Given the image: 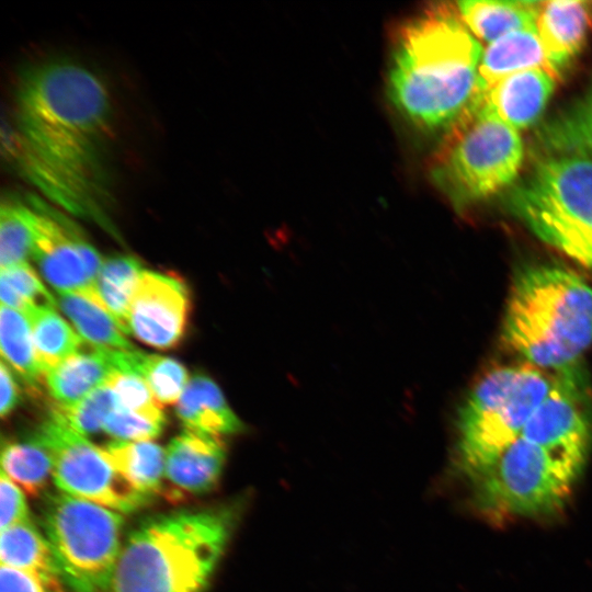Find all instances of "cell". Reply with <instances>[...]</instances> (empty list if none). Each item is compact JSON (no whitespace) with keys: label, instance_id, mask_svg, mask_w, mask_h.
<instances>
[{"label":"cell","instance_id":"obj_28","mask_svg":"<svg viewBox=\"0 0 592 592\" xmlns=\"http://www.w3.org/2000/svg\"><path fill=\"white\" fill-rule=\"evenodd\" d=\"M143 272V265L137 258L115 255L103 260L95 283L105 309L115 318L125 334H129V303Z\"/></svg>","mask_w":592,"mask_h":592},{"label":"cell","instance_id":"obj_20","mask_svg":"<svg viewBox=\"0 0 592 592\" xmlns=\"http://www.w3.org/2000/svg\"><path fill=\"white\" fill-rule=\"evenodd\" d=\"M0 559L2 566L33 576L49 592H65L52 548L32 520L1 531Z\"/></svg>","mask_w":592,"mask_h":592},{"label":"cell","instance_id":"obj_10","mask_svg":"<svg viewBox=\"0 0 592 592\" xmlns=\"http://www.w3.org/2000/svg\"><path fill=\"white\" fill-rule=\"evenodd\" d=\"M49 453L59 491L132 513L152 499L132 487L109 463L101 447L50 415L33 435Z\"/></svg>","mask_w":592,"mask_h":592},{"label":"cell","instance_id":"obj_34","mask_svg":"<svg viewBox=\"0 0 592 592\" xmlns=\"http://www.w3.org/2000/svg\"><path fill=\"white\" fill-rule=\"evenodd\" d=\"M164 424L148 419L121 405L103 424V431L118 441H151L159 436Z\"/></svg>","mask_w":592,"mask_h":592},{"label":"cell","instance_id":"obj_32","mask_svg":"<svg viewBox=\"0 0 592 592\" xmlns=\"http://www.w3.org/2000/svg\"><path fill=\"white\" fill-rule=\"evenodd\" d=\"M118 406L116 395L104 384L71 406L56 403L50 415L87 436L102 430L109 414Z\"/></svg>","mask_w":592,"mask_h":592},{"label":"cell","instance_id":"obj_26","mask_svg":"<svg viewBox=\"0 0 592 592\" xmlns=\"http://www.w3.org/2000/svg\"><path fill=\"white\" fill-rule=\"evenodd\" d=\"M25 316L31 325L37 361L44 374L86 344L55 308L35 309Z\"/></svg>","mask_w":592,"mask_h":592},{"label":"cell","instance_id":"obj_18","mask_svg":"<svg viewBox=\"0 0 592 592\" xmlns=\"http://www.w3.org/2000/svg\"><path fill=\"white\" fill-rule=\"evenodd\" d=\"M185 430L224 437L244 431L218 385L208 376L194 375L177 403Z\"/></svg>","mask_w":592,"mask_h":592},{"label":"cell","instance_id":"obj_1","mask_svg":"<svg viewBox=\"0 0 592 592\" xmlns=\"http://www.w3.org/2000/svg\"><path fill=\"white\" fill-rule=\"evenodd\" d=\"M13 118L9 149L25 177L57 206L112 230L113 100L102 76L72 59L36 62L16 81Z\"/></svg>","mask_w":592,"mask_h":592},{"label":"cell","instance_id":"obj_7","mask_svg":"<svg viewBox=\"0 0 592 592\" xmlns=\"http://www.w3.org/2000/svg\"><path fill=\"white\" fill-rule=\"evenodd\" d=\"M554 384L555 376L526 362L497 367L477 382L457 417V457L468 479L522 434Z\"/></svg>","mask_w":592,"mask_h":592},{"label":"cell","instance_id":"obj_24","mask_svg":"<svg viewBox=\"0 0 592 592\" xmlns=\"http://www.w3.org/2000/svg\"><path fill=\"white\" fill-rule=\"evenodd\" d=\"M115 371L141 377L160 405L178 403L187 383L186 368L177 360L148 354L137 349L132 351L107 350Z\"/></svg>","mask_w":592,"mask_h":592},{"label":"cell","instance_id":"obj_13","mask_svg":"<svg viewBox=\"0 0 592 592\" xmlns=\"http://www.w3.org/2000/svg\"><path fill=\"white\" fill-rule=\"evenodd\" d=\"M191 308L189 287L175 274L145 271L129 303V333L161 350L182 340Z\"/></svg>","mask_w":592,"mask_h":592},{"label":"cell","instance_id":"obj_30","mask_svg":"<svg viewBox=\"0 0 592 592\" xmlns=\"http://www.w3.org/2000/svg\"><path fill=\"white\" fill-rule=\"evenodd\" d=\"M33 248V208L16 200L3 201L0 208V265L8 269L27 263Z\"/></svg>","mask_w":592,"mask_h":592},{"label":"cell","instance_id":"obj_12","mask_svg":"<svg viewBox=\"0 0 592 592\" xmlns=\"http://www.w3.org/2000/svg\"><path fill=\"white\" fill-rule=\"evenodd\" d=\"M565 371L555 376L550 392L519 437L582 468L592 441V423L579 385Z\"/></svg>","mask_w":592,"mask_h":592},{"label":"cell","instance_id":"obj_6","mask_svg":"<svg viewBox=\"0 0 592 592\" xmlns=\"http://www.w3.org/2000/svg\"><path fill=\"white\" fill-rule=\"evenodd\" d=\"M524 159L519 130L499 118L476 94L452 124L431 168V177L460 209L506 191Z\"/></svg>","mask_w":592,"mask_h":592},{"label":"cell","instance_id":"obj_15","mask_svg":"<svg viewBox=\"0 0 592 592\" xmlns=\"http://www.w3.org/2000/svg\"><path fill=\"white\" fill-rule=\"evenodd\" d=\"M555 83L547 71L528 69L509 75L487 89L477 88V92L499 118L519 130L540 118Z\"/></svg>","mask_w":592,"mask_h":592},{"label":"cell","instance_id":"obj_4","mask_svg":"<svg viewBox=\"0 0 592 592\" xmlns=\"http://www.w3.org/2000/svg\"><path fill=\"white\" fill-rule=\"evenodd\" d=\"M501 340L537 368H570L592 345V286L557 264L523 266L510 288Z\"/></svg>","mask_w":592,"mask_h":592},{"label":"cell","instance_id":"obj_29","mask_svg":"<svg viewBox=\"0 0 592 592\" xmlns=\"http://www.w3.org/2000/svg\"><path fill=\"white\" fill-rule=\"evenodd\" d=\"M0 345L2 360L35 387L44 373L37 361L29 318L3 305L0 311Z\"/></svg>","mask_w":592,"mask_h":592},{"label":"cell","instance_id":"obj_23","mask_svg":"<svg viewBox=\"0 0 592 592\" xmlns=\"http://www.w3.org/2000/svg\"><path fill=\"white\" fill-rule=\"evenodd\" d=\"M537 140L547 155L592 158V83L581 98L540 126Z\"/></svg>","mask_w":592,"mask_h":592},{"label":"cell","instance_id":"obj_25","mask_svg":"<svg viewBox=\"0 0 592 592\" xmlns=\"http://www.w3.org/2000/svg\"><path fill=\"white\" fill-rule=\"evenodd\" d=\"M56 301L86 342L110 350H135L106 309L80 295L69 293H57Z\"/></svg>","mask_w":592,"mask_h":592},{"label":"cell","instance_id":"obj_5","mask_svg":"<svg viewBox=\"0 0 592 592\" xmlns=\"http://www.w3.org/2000/svg\"><path fill=\"white\" fill-rule=\"evenodd\" d=\"M509 213L592 272V158L548 155L505 192Z\"/></svg>","mask_w":592,"mask_h":592},{"label":"cell","instance_id":"obj_3","mask_svg":"<svg viewBox=\"0 0 592 592\" xmlns=\"http://www.w3.org/2000/svg\"><path fill=\"white\" fill-rule=\"evenodd\" d=\"M241 509L236 501L145 520L122 545L109 592H203Z\"/></svg>","mask_w":592,"mask_h":592},{"label":"cell","instance_id":"obj_2","mask_svg":"<svg viewBox=\"0 0 592 592\" xmlns=\"http://www.w3.org/2000/svg\"><path fill=\"white\" fill-rule=\"evenodd\" d=\"M481 55L457 9H426L396 37L387 83L392 105L418 128L452 125L476 94Z\"/></svg>","mask_w":592,"mask_h":592},{"label":"cell","instance_id":"obj_9","mask_svg":"<svg viewBox=\"0 0 592 592\" xmlns=\"http://www.w3.org/2000/svg\"><path fill=\"white\" fill-rule=\"evenodd\" d=\"M39 521L64 583L73 592H109L123 514L58 491L45 498Z\"/></svg>","mask_w":592,"mask_h":592},{"label":"cell","instance_id":"obj_16","mask_svg":"<svg viewBox=\"0 0 592 592\" xmlns=\"http://www.w3.org/2000/svg\"><path fill=\"white\" fill-rule=\"evenodd\" d=\"M528 69H543L556 80L561 76L550 61L536 30L509 33L482 52L477 88L487 89L509 75Z\"/></svg>","mask_w":592,"mask_h":592},{"label":"cell","instance_id":"obj_36","mask_svg":"<svg viewBox=\"0 0 592 592\" xmlns=\"http://www.w3.org/2000/svg\"><path fill=\"white\" fill-rule=\"evenodd\" d=\"M0 592H49L33 576L11 567H0Z\"/></svg>","mask_w":592,"mask_h":592},{"label":"cell","instance_id":"obj_22","mask_svg":"<svg viewBox=\"0 0 592 592\" xmlns=\"http://www.w3.org/2000/svg\"><path fill=\"white\" fill-rule=\"evenodd\" d=\"M540 2L467 0L457 3L459 15L467 29L483 42L522 30H536Z\"/></svg>","mask_w":592,"mask_h":592},{"label":"cell","instance_id":"obj_21","mask_svg":"<svg viewBox=\"0 0 592 592\" xmlns=\"http://www.w3.org/2000/svg\"><path fill=\"white\" fill-rule=\"evenodd\" d=\"M113 468L137 491L166 493V451L152 441H113L102 447Z\"/></svg>","mask_w":592,"mask_h":592},{"label":"cell","instance_id":"obj_27","mask_svg":"<svg viewBox=\"0 0 592 592\" xmlns=\"http://www.w3.org/2000/svg\"><path fill=\"white\" fill-rule=\"evenodd\" d=\"M1 465V471L32 497L43 493L53 479L50 455L34 436L25 442L3 443Z\"/></svg>","mask_w":592,"mask_h":592},{"label":"cell","instance_id":"obj_37","mask_svg":"<svg viewBox=\"0 0 592 592\" xmlns=\"http://www.w3.org/2000/svg\"><path fill=\"white\" fill-rule=\"evenodd\" d=\"M0 414L2 418H5L18 406L20 400V392L15 379L3 360L0 364Z\"/></svg>","mask_w":592,"mask_h":592},{"label":"cell","instance_id":"obj_14","mask_svg":"<svg viewBox=\"0 0 592 592\" xmlns=\"http://www.w3.org/2000/svg\"><path fill=\"white\" fill-rule=\"evenodd\" d=\"M227 457L223 437L184 430L166 451V493L173 498L213 490Z\"/></svg>","mask_w":592,"mask_h":592},{"label":"cell","instance_id":"obj_19","mask_svg":"<svg viewBox=\"0 0 592 592\" xmlns=\"http://www.w3.org/2000/svg\"><path fill=\"white\" fill-rule=\"evenodd\" d=\"M113 372L107 349L86 342L79 352L45 372L44 377L56 403L71 406L106 384Z\"/></svg>","mask_w":592,"mask_h":592},{"label":"cell","instance_id":"obj_33","mask_svg":"<svg viewBox=\"0 0 592 592\" xmlns=\"http://www.w3.org/2000/svg\"><path fill=\"white\" fill-rule=\"evenodd\" d=\"M106 385L114 391L122 407L166 424V417L160 403L141 377L115 371L106 380Z\"/></svg>","mask_w":592,"mask_h":592},{"label":"cell","instance_id":"obj_31","mask_svg":"<svg viewBox=\"0 0 592 592\" xmlns=\"http://www.w3.org/2000/svg\"><path fill=\"white\" fill-rule=\"evenodd\" d=\"M1 305L27 315L35 309L55 308L56 298L44 286L29 263L2 269Z\"/></svg>","mask_w":592,"mask_h":592},{"label":"cell","instance_id":"obj_35","mask_svg":"<svg viewBox=\"0 0 592 592\" xmlns=\"http://www.w3.org/2000/svg\"><path fill=\"white\" fill-rule=\"evenodd\" d=\"M0 528L31 520L22 489L3 471L0 475Z\"/></svg>","mask_w":592,"mask_h":592},{"label":"cell","instance_id":"obj_11","mask_svg":"<svg viewBox=\"0 0 592 592\" xmlns=\"http://www.w3.org/2000/svg\"><path fill=\"white\" fill-rule=\"evenodd\" d=\"M32 258L57 293L80 295L105 309L95 283L103 259L79 227L42 201L32 198Z\"/></svg>","mask_w":592,"mask_h":592},{"label":"cell","instance_id":"obj_17","mask_svg":"<svg viewBox=\"0 0 592 592\" xmlns=\"http://www.w3.org/2000/svg\"><path fill=\"white\" fill-rule=\"evenodd\" d=\"M535 26L550 61L561 72L585 43L589 29L587 3L569 0L540 2Z\"/></svg>","mask_w":592,"mask_h":592},{"label":"cell","instance_id":"obj_8","mask_svg":"<svg viewBox=\"0 0 592 592\" xmlns=\"http://www.w3.org/2000/svg\"><path fill=\"white\" fill-rule=\"evenodd\" d=\"M581 467L517 437L477 476L469 479L474 503L494 520L543 517L569 500Z\"/></svg>","mask_w":592,"mask_h":592}]
</instances>
